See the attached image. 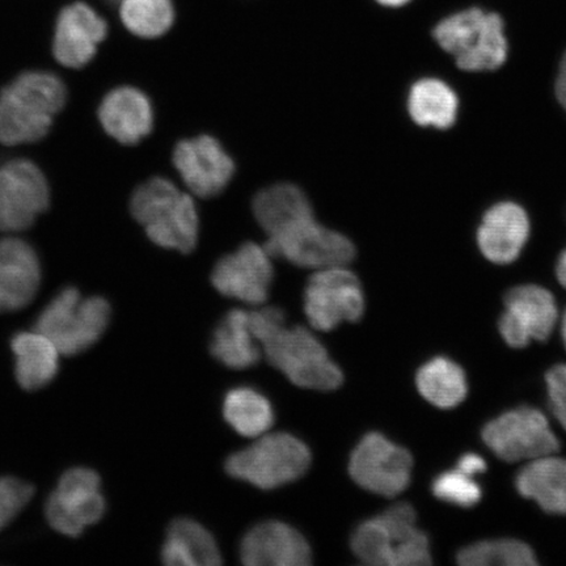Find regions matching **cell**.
<instances>
[{"label": "cell", "mask_w": 566, "mask_h": 566, "mask_svg": "<svg viewBox=\"0 0 566 566\" xmlns=\"http://www.w3.org/2000/svg\"><path fill=\"white\" fill-rule=\"evenodd\" d=\"M67 101L60 76L32 70L20 74L0 91V144H34L48 136Z\"/></svg>", "instance_id": "obj_1"}, {"label": "cell", "mask_w": 566, "mask_h": 566, "mask_svg": "<svg viewBox=\"0 0 566 566\" xmlns=\"http://www.w3.org/2000/svg\"><path fill=\"white\" fill-rule=\"evenodd\" d=\"M130 211L153 243L181 253L195 250L200 217L193 198L165 177L140 184L133 193Z\"/></svg>", "instance_id": "obj_2"}, {"label": "cell", "mask_w": 566, "mask_h": 566, "mask_svg": "<svg viewBox=\"0 0 566 566\" xmlns=\"http://www.w3.org/2000/svg\"><path fill=\"white\" fill-rule=\"evenodd\" d=\"M412 505L401 502L354 530L350 547L360 562L375 566H427L430 542L416 525Z\"/></svg>", "instance_id": "obj_3"}, {"label": "cell", "mask_w": 566, "mask_h": 566, "mask_svg": "<svg viewBox=\"0 0 566 566\" xmlns=\"http://www.w3.org/2000/svg\"><path fill=\"white\" fill-rule=\"evenodd\" d=\"M434 39L443 51L455 56L465 71H491L504 65L507 41L504 21L497 13L470 9L437 25Z\"/></svg>", "instance_id": "obj_4"}, {"label": "cell", "mask_w": 566, "mask_h": 566, "mask_svg": "<svg viewBox=\"0 0 566 566\" xmlns=\"http://www.w3.org/2000/svg\"><path fill=\"white\" fill-rule=\"evenodd\" d=\"M111 314L102 296L83 300L75 287H66L42 310L34 331L52 339L63 356H76L102 338Z\"/></svg>", "instance_id": "obj_5"}, {"label": "cell", "mask_w": 566, "mask_h": 566, "mask_svg": "<svg viewBox=\"0 0 566 566\" xmlns=\"http://www.w3.org/2000/svg\"><path fill=\"white\" fill-rule=\"evenodd\" d=\"M261 346L268 363L295 386L334 391L343 385L342 369L331 359L318 338L301 325L293 328L282 325Z\"/></svg>", "instance_id": "obj_6"}, {"label": "cell", "mask_w": 566, "mask_h": 566, "mask_svg": "<svg viewBox=\"0 0 566 566\" xmlns=\"http://www.w3.org/2000/svg\"><path fill=\"white\" fill-rule=\"evenodd\" d=\"M264 245L272 258L316 271L346 266L356 258L352 240L318 223L314 210L289 219L268 233Z\"/></svg>", "instance_id": "obj_7"}, {"label": "cell", "mask_w": 566, "mask_h": 566, "mask_svg": "<svg viewBox=\"0 0 566 566\" xmlns=\"http://www.w3.org/2000/svg\"><path fill=\"white\" fill-rule=\"evenodd\" d=\"M311 462V451L300 438L273 433L232 454L226 462V471L233 479L268 491L301 479Z\"/></svg>", "instance_id": "obj_8"}, {"label": "cell", "mask_w": 566, "mask_h": 566, "mask_svg": "<svg viewBox=\"0 0 566 566\" xmlns=\"http://www.w3.org/2000/svg\"><path fill=\"white\" fill-rule=\"evenodd\" d=\"M497 458L514 463L556 454L560 442L542 410L520 407L495 417L481 431Z\"/></svg>", "instance_id": "obj_9"}, {"label": "cell", "mask_w": 566, "mask_h": 566, "mask_svg": "<svg viewBox=\"0 0 566 566\" xmlns=\"http://www.w3.org/2000/svg\"><path fill=\"white\" fill-rule=\"evenodd\" d=\"M365 304L363 285L346 266L316 271L304 289V313L317 331L329 332L344 322H359Z\"/></svg>", "instance_id": "obj_10"}, {"label": "cell", "mask_w": 566, "mask_h": 566, "mask_svg": "<svg viewBox=\"0 0 566 566\" xmlns=\"http://www.w3.org/2000/svg\"><path fill=\"white\" fill-rule=\"evenodd\" d=\"M51 203V187L41 169L28 159L0 165V232L31 228Z\"/></svg>", "instance_id": "obj_11"}, {"label": "cell", "mask_w": 566, "mask_h": 566, "mask_svg": "<svg viewBox=\"0 0 566 566\" xmlns=\"http://www.w3.org/2000/svg\"><path fill=\"white\" fill-rule=\"evenodd\" d=\"M412 467L410 452L377 431L366 434L359 441L349 460L354 483L387 499L396 497L407 490Z\"/></svg>", "instance_id": "obj_12"}, {"label": "cell", "mask_w": 566, "mask_h": 566, "mask_svg": "<svg viewBox=\"0 0 566 566\" xmlns=\"http://www.w3.org/2000/svg\"><path fill=\"white\" fill-rule=\"evenodd\" d=\"M102 480L94 470L73 469L63 473L59 486L49 495L46 520L56 533L70 537L82 535L105 514Z\"/></svg>", "instance_id": "obj_13"}, {"label": "cell", "mask_w": 566, "mask_h": 566, "mask_svg": "<svg viewBox=\"0 0 566 566\" xmlns=\"http://www.w3.org/2000/svg\"><path fill=\"white\" fill-rule=\"evenodd\" d=\"M558 311L554 295L537 285H522L505 296V311L499 329L512 348H526L531 342H547L554 334Z\"/></svg>", "instance_id": "obj_14"}, {"label": "cell", "mask_w": 566, "mask_h": 566, "mask_svg": "<svg viewBox=\"0 0 566 566\" xmlns=\"http://www.w3.org/2000/svg\"><path fill=\"white\" fill-rule=\"evenodd\" d=\"M272 259L265 245L244 243L218 261L211 273L212 285L229 298L261 306L274 279Z\"/></svg>", "instance_id": "obj_15"}, {"label": "cell", "mask_w": 566, "mask_h": 566, "mask_svg": "<svg viewBox=\"0 0 566 566\" xmlns=\"http://www.w3.org/2000/svg\"><path fill=\"white\" fill-rule=\"evenodd\" d=\"M108 32V23L94 6L75 0L63 7L55 19L54 59L62 66L82 69L95 59Z\"/></svg>", "instance_id": "obj_16"}, {"label": "cell", "mask_w": 566, "mask_h": 566, "mask_svg": "<svg viewBox=\"0 0 566 566\" xmlns=\"http://www.w3.org/2000/svg\"><path fill=\"white\" fill-rule=\"evenodd\" d=\"M172 159L184 184L190 192L201 198L221 195L235 174L230 155L210 136L179 142Z\"/></svg>", "instance_id": "obj_17"}, {"label": "cell", "mask_w": 566, "mask_h": 566, "mask_svg": "<svg viewBox=\"0 0 566 566\" xmlns=\"http://www.w3.org/2000/svg\"><path fill=\"white\" fill-rule=\"evenodd\" d=\"M240 560L250 566H306L313 552L300 531L280 521L252 527L240 544Z\"/></svg>", "instance_id": "obj_18"}, {"label": "cell", "mask_w": 566, "mask_h": 566, "mask_svg": "<svg viewBox=\"0 0 566 566\" xmlns=\"http://www.w3.org/2000/svg\"><path fill=\"white\" fill-rule=\"evenodd\" d=\"M41 274L30 243L15 235L0 240V314L27 307L39 293Z\"/></svg>", "instance_id": "obj_19"}, {"label": "cell", "mask_w": 566, "mask_h": 566, "mask_svg": "<svg viewBox=\"0 0 566 566\" xmlns=\"http://www.w3.org/2000/svg\"><path fill=\"white\" fill-rule=\"evenodd\" d=\"M98 122L109 137L123 145H137L154 127L150 98L136 87H118L98 106Z\"/></svg>", "instance_id": "obj_20"}, {"label": "cell", "mask_w": 566, "mask_h": 566, "mask_svg": "<svg viewBox=\"0 0 566 566\" xmlns=\"http://www.w3.org/2000/svg\"><path fill=\"white\" fill-rule=\"evenodd\" d=\"M528 235L526 211L516 203L502 202L486 211L478 231V243L488 260L505 265L518 259Z\"/></svg>", "instance_id": "obj_21"}, {"label": "cell", "mask_w": 566, "mask_h": 566, "mask_svg": "<svg viewBox=\"0 0 566 566\" xmlns=\"http://www.w3.org/2000/svg\"><path fill=\"white\" fill-rule=\"evenodd\" d=\"M515 488L544 512L566 515V459L552 454L530 460L516 475Z\"/></svg>", "instance_id": "obj_22"}, {"label": "cell", "mask_w": 566, "mask_h": 566, "mask_svg": "<svg viewBox=\"0 0 566 566\" xmlns=\"http://www.w3.org/2000/svg\"><path fill=\"white\" fill-rule=\"evenodd\" d=\"M11 349L17 357L18 384L27 391L52 384L60 370V350L40 332H20L12 337Z\"/></svg>", "instance_id": "obj_23"}, {"label": "cell", "mask_w": 566, "mask_h": 566, "mask_svg": "<svg viewBox=\"0 0 566 566\" xmlns=\"http://www.w3.org/2000/svg\"><path fill=\"white\" fill-rule=\"evenodd\" d=\"M212 357L233 370L250 369L261 357L260 344L251 329L250 311L232 310L212 334Z\"/></svg>", "instance_id": "obj_24"}, {"label": "cell", "mask_w": 566, "mask_h": 566, "mask_svg": "<svg viewBox=\"0 0 566 566\" xmlns=\"http://www.w3.org/2000/svg\"><path fill=\"white\" fill-rule=\"evenodd\" d=\"M161 560L168 566H212L221 564L222 556L207 528L192 520L180 518L168 528Z\"/></svg>", "instance_id": "obj_25"}, {"label": "cell", "mask_w": 566, "mask_h": 566, "mask_svg": "<svg viewBox=\"0 0 566 566\" xmlns=\"http://www.w3.org/2000/svg\"><path fill=\"white\" fill-rule=\"evenodd\" d=\"M416 385L424 400L441 409L458 407L469 392L464 370L446 357H436L422 365L417 371Z\"/></svg>", "instance_id": "obj_26"}, {"label": "cell", "mask_w": 566, "mask_h": 566, "mask_svg": "<svg viewBox=\"0 0 566 566\" xmlns=\"http://www.w3.org/2000/svg\"><path fill=\"white\" fill-rule=\"evenodd\" d=\"M458 97L448 84L422 80L413 84L408 97V111L417 125L448 129L458 116Z\"/></svg>", "instance_id": "obj_27"}, {"label": "cell", "mask_w": 566, "mask_h": 566, "mask_svg": "<svg viewBox=\"0 0 566 566\" xmlns=\"http://www.w3.org/2000/svg\"><path fill=\"white\" fill-rule=\"evenodd\" d=\"M223 416L237 433L248 438L265 434L274 422L271 401L251 387L230 389L223 401Z\"/></svg>", "instance_id": "obj_28"}, {"label": "cell", "mask_w": 566, "mask_h": 566, "mask_svg": "<svg viewBox=\"0 0 566 566\" xmlns=\"http://www.w3.org/2000/svg\"><path fill=\"white\" fill-rule=\"evenodd\" d=\"M117 7L125 30L139 39H159L175 24L174 0H118Z\"/></svg>", "instance_id": "obj_29"}, {"label": "cell", "mask_w": 566, "mask_h": 566, "mask_svg": "<svg viewBox=\"0 0 566 566\" xmlns=\"http://www.w3.org/2000/svg\"><path fill=\"white\" fill-rule=\"evenodd\" d=\"M463 566H534L535 552L526 543L515 539H497L473 543L457 556Z\"/></svg>", "instance_id": "obj_30"}, {"label": "cell", "mask_w": 566, "mask_h": 566, "mask_svg": "<svg viewBox=\"0 0 566 566\" xmlns=\"http://www.w3.org/2000/svg\"><path fill=\"white\" fill-rule=\"evenodd\" d=\"M431 491L438 500L460 507L475 506L483 495L476 481L458 469L441 473L433 481Z\"/></svg>", "instance_id": "obj_31"}, {"label": "cell", "mask_w": 566, "mask_h": 566, "mask_svg": "<svg viewBox=\"0 0 566 566\" xmlns=\"http://www.w3.org/2000/svg\"><path fill=\"white\" fill-rule=\"evenodd\" d=\"M34 488L23 480L0 478V531L9 526L30 504Z\"/></svg>", "instance_id": "obj_32"}, {"label": "cell", "mask_w": 566, "mask_h": 566, "mask_svg": "<svg viewBox=\"0 0 566 566\" xmlns=\"http://www.w3.org/2000/svg\"><path fill=\"white\" fill-rule=\"evenodd\" d=\"M548 402L552 413L566 430V365L551 367L546 374Z\"/></svg>", "instance_id": "obj_33"}, {"label": "cell", "mask_w": 566, "mask_h": 566, "mask_svg": "<svg viewBox=\"0 0 566 566\" xmlns=\"http://www.w3.org/2000/svg\"><path fill=\"white\" fill-rule=\"evenodd\" d=\"M458 470L467 473V475L475 476L486 470V462L478 454H465L459 459Z\"/></svg>", "instance_id": "obj_34"}, {"label": "cell", "mask_w": 566, "mask_h": 566, "mask_svg": "<svg viewBox=\"0 0 566 566\" xmlns=\"http://www.w3.org/2000/svg\"><path fill=\"white\" fill-rule=\"evenodd\" d=\"M556 94L558 97V102L562 103L564 109L566 111V53L562 61L560 70H558Z\"/></svg>", "instance_id": "obj_35"}, {"label": "cell", "mask_w": 566, "mask_h": 566, "mask_svg": "<svg viewBox=\"0 0 566 566\" xmlns=\"http://www.w3.org/2000/svg\"><path fill=\"white\" fill-rule=\"evenodd\" d=\"M556 273L558 281L566 289V250L558 258Z\"/></svg>", "instance_id": "obj_36"}, {"label": "cell", "mask_w": 566, "mask_h": 566, "mask_svg": "<svg viewBox=\"0 0 566 566\" xmlns=\"http://www.w3.org/2000/svg\"><path fill=\"white\" fill-rule=\"evenodd\" d=\"M375 2L388 7V9H399V7L408 4L410 0H375Z\"/></svg>", "instance_id": "obj_37"}, {"label": "cell", "mask_w": 566, "mask_h": 566, "mask_svg": "<svg viewBox=\"0 0 566 566\" xmlns=\"http://www.w3.org/2000/svg\"><path fill=\"white\" fill-rule=\"evenodd\" d=\"M560 331H562L563 343H564V346L566 349V310L564 311V314L562 317Z\"/></svg>", "instance_id": "obj_38"}]
</instances>
